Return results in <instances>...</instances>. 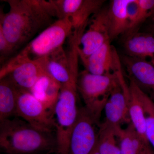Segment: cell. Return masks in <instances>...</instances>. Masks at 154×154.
Returning <instances> with one entry per match:
<instances>
[{
    "mask_svg": "<svg viewBox=\"0 0 154 154\" xmlns=\"http://www.w3.org/2000/svg\"><path fill=\"white\" fill-rule=\"evenodd\" d=\"M10 10H1L0 29L14 51L29 42L55 22L51 0H7Z\"/></svg>",
    "mask_w": 154,
    "mask_h": 154,
    "instance_id": "6da1fadb",
    "label": "cell"
},
{
    "mask_svg": "<svg viewBox=\"0 0 154 154\" xmlns=\"http://www.w3.org/2000/svg\"><path fill=\"white\" fill-rule=\"evenodd\" d=\"M0 148L5 154H49L56 151L55 136L23 119L0 121Z\"/></svg>",
    "mask_w": 154,
    "mask_h": 154,
    "instance_id": "7a4b0ae2",
    "label": "cell"
},
{
    "mask_svg": "<svg viewBox=\"0 0 154 154\" xmlns=\"http://www.w3.org/2000/svg\"><path fill=\"white\" fill-rule=\"evenodd\" d=\"M73 33L72 25L69 17L57 19L2 66L0 78L6 76L11 69L19 64L41 59L62 47L66 38Z\"/></svg>",
    "mask_w": 154,
    "mask_h": 154,
    "instance_id": "3957f363",
    "label": "cell"
},
{
    "mask_svg": "<svg viewBox=\"0 0 154 154\" xmlns=\"http://www.w3.org/2000/svg\"><path fill=\"white\" fill-rule=\"evenodd\" d=\"M118 82L115 70L103 75L93 74L86 70L79 73L77 81L78 92L85 102V108L99 124L110 93Z\"/></svg>",
    "mask_w": 154,
    "mask_h": 154,
    "instance_id": "277c9868",
    "label": "cell"
},
{
    "mask_svg": "<svg viewBox=\"0 0 154 154\" xmlns=\"http://www.w3.org/2000/svg\"><path fill=\"white\" fill-rule=\"evenodd\" d=\"M77 81L62 85L54 109L56 154H69L70 139L79 114Z\"/></svg>",
    "mask_w": 154,
    "mask_h": 154,
    "instance_id": "5b68a950",
    "label": "cell"
},
{
    "mask_svg": "<svg viewBox=\"0 0 154 154\" xmlns=\"http://www.w3.org/2000/svg\"><path fill=\"white\" fill-rule=\"evenodd\" d=\"M78 42L77 39L71 40L70 50L67 53L62 46L41 59L45 72L61 85L77 81Z\"/></svg>",
    "mask_w": 154,
    "mask_h": 154,
    "instance_id": "8992f818",
    "label": "cell"
},
{
    "mask_svg": "<svg viewBox=\"0 0 154 154\" xmlns=\"http://www.w3.org/2000/svg\"><path fill=\"white\" fill-rule=\"evenodd\" d=\"M54 114L30 92L18 88L16 116L44 132L55 130Z\"/></svg>",
    "mask_w": 154,
    "mask_h": 154,
    "instance_id": "52a82bcc",
    "label": "cell"
},
{
    "mask_svg": "<svg viewBox=\"0 0 154 154\" xmlns=\"http://www.w3.org/2000/svg\"><path fill=\"white\" fill-rule=\"evenodd\" d=\"M108 40L110 41L108 8H101L89 19L79 40L77 50L81 60L88 57Z\"/></svg>",
    "mask_w": 154,
    "mask_h": 154,
    "instance_id": "ba28073f",
    "label": "cell"
},
{
    "mask_svg": "<svg viewBox=\"0 0 154 154\" xmlns=\"http://www.w3.org/2000/svg\"><path fill=\"white\" fill-rule=\"evenodd\" d=\"M100 124L85 107L79 108L70 139L69 154H91L98 143Z\"/></svg>",
    "mask_w": 154,
    "mask_h": 154,
    "instance_id": "9c48e42d",
    "label": "cell"
},
{
    "mask_svg": "<svg viewBox=\"0 0 154 154\" xmlns=\"http://www.w3.org/2000/svg\"><path fill=\"white\" fill-rule=\"evenodd\" d=\"M130 80L154 100V66L148 61L127 55L120 57Z\"/></svg>",
    "mask_w": 154,
    "mask_h": 154,
    "instance_id": "30bf717a",
    "label": "cell"
},
{
    "mask_svg": "<svg viewBox=\"0 0 154 154\" xmlns=\"http://www.w3.org/2000/svg\"><path fill=\"white\" fill-rule=\"evenodd\" d=\"M46 73L41 59L19 64L11 69L7 76L17 88L30 92L38 79Z\"/></svg>",
    "mask_w": 154,
    "mask_h": 154,
    "instance_id": "8fae6325",
    "label": "cell"
},
{
    "mask_svg": "<svg viewBox=\"0 0 154 154\" xmlns=\"http://www.w3.org/2000/svg\"><path fill=\"white\" fill-rule=\"evenodd\" d=\"M117 52L108 40L99 49L82 60L85 70L91 74L103 75L113 72L115 68V57Z\"/></svg>",
    "mask_w": 154,
    "mask_h": 154,
    "instance_id": "7c38bea8",
    "label": "cell"
},
{
    "mask_svg": "<svg viewBox=\"0 0 154 154\" xmlns=\"http://www.w3.org/2000/svg\"><path fill=\"white\" fill-rule=\"evenodd\" d=\"M126 55L149 61L154 66V36L151 33L135 32L126 36Z\"/></svg>",
    "mask_w": 154,
    "mask_h": 154,
    "instance_id": "4fadbf2b",
    "label": "cell"
},
{
    "mask_svg": "<svg viewBox=\"0 0 154 154\" xmlns=\"http://www.w3.org/2000/svg\"><path fill=\"white\" fill-rule=\"evenodd\" d=\"M61 85L47 73L40 77L30 92L54 114Z\"/></svg>",
    "mask_w": 154,
    "mask_h": 154,
    "instance_id": "5bb4252c",
    "label": "cell"
},
{
    "mask_svg": "<svg viewBox=\"0 0 154 154\" xmlns=\"http://www.w3.org/2000/svg\"><path fill=\"white\" fill-rule=\"evenodd\" d=\"M129 0H113L108 8L110 41L126 34L129 29L127 6Z\"/></svg>",
    "mask_w": 154,
    "mask_h": 154,
    "instance_id": "9a60e30c",
    "label": "cell"
},
{
    "mask_svg": "<svg viewBox=\"0 0 154 154\" xmlns=\"http://www.w3.org/2000/svg\"><path fill=\"white\" fill-rule=\"evenodd\" d=\"M116 131L120 154H147L150 150V145L142 138L131 122L125 128L120 127Z\"/></svg>",
    "mask_w": 154,
    "mask_h": 154,
    "instance_id": "2e32d148",
    "label": "cell"
},
{
    "mask_svg": "<svg viewBox=\"0 0 154 154\" xmlns=\"http://www.w3.org/2000/svg\"><path fill=\"white\" fill-rule=\"evenodd\" d=\"M18 88L7 76L0 79V121L16 116Z\"/></svg>",
    "mask_w": 154,
    "mask_h": 154,
    "instance_id": "e0dca14e",
    "label": "cell"
},
{
    "mask_svg": "<svg viewBox=\"0 0 154 154\" xmlns=\"http://www.w3.org/2000/svg\"><path fill=\"white\" fill-rule=\"evenodd\" d=\"M103 0H83L79 8L70 17L72 25L73 33H82L89 19L94 14L102 8Z\"/></svg>",
    "mask_w": 154,
    "mask_h": 154,
    "instance_id": "ac0fdd59",
    "label": "cell"
},
{
    "mask_svg": "<svg viewBox=\"0 0 154 154\" xmlns=\"http://www.w3.org/2000/svg\"><path fill=\"white\" fill-rule=\"evenodd\" d=\"M129 87L130 97L128 102V114L131 123L142 138L146 142L149 144L146 135L145 119L143 109L133 86L130 82Z\"/></svg>",
    "mask_w": 154,
    "mask_h": 154,
    "instance_id": "d6986e66",
    "label": "cell"
},
{
    "mask_svg": "<svg viewBox=\"0 0 154 154\" xmlns=\"http://www.w3.org/2000/svg\"><path fill=\"white\" fill-rule=\"evenodd\" d=\"M98 148L100 154H120L115 128L104 122L99 125Z\"/></svg>",
    "mask_w": 154,
    "mask_h": 154,
    "instance_id": "ffe728a7",
    "label": "cell"
},
{
    "mask_svg": "<svg viewBox=\"0 0 154 154\" xmlns=\"http://www.w3.org/2000/svg\"><path fill=\"white\" fill-rule=\"evenodd\" d=\"M132 84L143 109L145 119L146 135L149 143L154 149V102L141 91L133 81Z\"/></svg>",
    "mask_w": 154,
    "mask_h": 154,
    "instance_id": "44dd1931",
    "label": "cell"
},
{
    "mask_svg": "<svg viewBox=\"0 0 154 154\" xmlns=\"http://www.w3.org/2000/svg\"><path fill=\"white\" fill-rule=\"evenodd\" d=\"M105 114V123L116 129L121 127L124 123H129L122 113L108 100L105 104L104 110Z\"/></svg>",
    "mask_w": 154,
    "mask_h": 154,
    "instance_id": "7402d4cb",
    "label": "cell"
},
{
    "mask_svg": "<svg viewBox=\"0 0 154 154\" xmlns=\"http://www.w3.org/2000/svg\"><path fill=\"white\" fill-rule=\"evenodd\" d=\"M13 51H14V49L4 35L2 30L0 29L1 60H2L5 57L10 55Z\"/></svg>",
    "mask_w": 154,
    "mask_h": 154,
    "instance_id": "603a6c76",
    "label": "cell"
},
{
    "mask_svg": "<svg viewBox=\"0 0 154 154\" xmlns=\"http://www.w3.org/2000/svg\"><path fill=\"white\" fill-rule=\"evenodd\" d=\"M148 30L149 33H151L154 36V20L153 23H152L149 26Z\"/></svg>",
    "mask_w": 154,
    "mask_h": 154,
    "instance_id": "cb8c5ba5",
    "label": "cell"
},
{
    "mask_svg": "<svg viewBox=\"0 0 154 154\" xmlns=\"http://www.w3.org/2000/svg\"><path fill=\"white\" fill-rule=\"evenodd\" d=\"M91 154H99V150H98V143H97V146H96V147H95V148L94 149Z\"/></svg>",
    "mask_w": 154,
    "mask_h": 154,
    "instance_id": "d4e9b609",
    "label": "cell"
},
{
    "mask_svg": "<svg viewBox=\"0 0 154 154\" xmlns=\"http://www.w3.org/2000/svg\"><path fill=\"white\" fill-rule=\"evenodd\" d=\"M152 17H153L154 18V9L153 10L152 12Z\"/></svg>",
    "mask_w": 154,
    "mask_h": 154,
    "instance_id": "484cf974",
    "label": "cell"
},
{
    "mask_svg": "<svg viewBox=\"0 0 154 154\" xmlns=\"http://www.w3.org/2000/svg\"><path fill=\"white\" fill-rule=\"evenodd\" d=\"M147 154H154L152 152V150H150L149 151V152Z\"/></svg>",
    "mask_w": 154,
    "mask_h": 154,
    "instance_id": "4316f807",
    "label": "cell"
}]
</instances>
